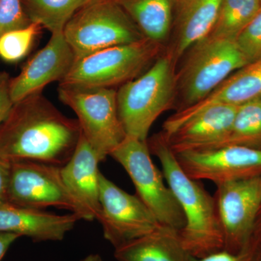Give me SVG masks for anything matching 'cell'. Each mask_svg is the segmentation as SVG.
<instances>
[{"mask_svg":"<svg viewBox=\"0 0 261 261\" xmlns=\"http://www.w3.org/2000/svg\"><path fill=\"white\" fill-rule=\"evenodd\" d=\"M42 27L32 23L25 28L10 31L0 36V58L15 63L28 54L36 37Z\"/></svg>","mask_w":261,"mask_h":261,"instance_id":"24","label":"cell"},{"mask_svg":"<svg viewBox=\"0 0 261 261\" xmlns=\"http://www.w3.org/2000/svg\"><path fill=\"white\" fill-rule=\"evenodd\" d=\"M224 239V250L247 248L261 206V175L216 186L214 196Z\"/></svg>","mask_w":261,"mask_h":261,"instance_id":"10","label":"cell"},{"mask_svg":"<svg viewBox=\"0 0 261 261\" xmlns=\"http://www.w3.org/2000/svg\"><path fill=\"white\" fill-rule=\"evenodd\" d=\"M260 97L261 59L233 72L207 97L185 108L181 114L184 118H189L211 106H240Z\"/></svg>","mask_w":261,"mask_h":261,"instance_id":"18","label":"cell"},{"mask_svg":"<svg viewBox=\"0 0 261 261\" xmlns=\"http://www.w3.org/2000/svg\"><path fill=\"white\" fill-rule=\"evenodd\" d=\"M235 42L248 64L261 59V7Z\"/></svg>","mask_w":261,"mask_h":261,"instance_id":"25","label":"cell"},{"mask_svg":"<svg viewBox=\"0 0 261 261\" xmlns=\"http://www.w3.org/2000/svg\"><path fill=\"white\" fill-rule=\"evenodd\" d=\"M175 155L189 177L207 180L216 186L261 175V150L243 146L186 151Z\"/></svg>","mask_w":261,"mask_h":261,"instance_id":"12","label":"cell"},{"mask_svg":"<svg viewBox=\"0 0 261 261\" xmlns=\"http://www.w3.org/2000/svg\"><path fill=\"white\" fill-rule=\"evenodd\" d=\"M80 261H103L102 257L99 254H90L87 256L84 257Z\"/></svg>","mask_w":261,"mask_h":261,"instance_id":"32","label":"cell"},{"mask_svg":"<svg viewBox=\"0 0 261 261\" xmlns=\"http://www.w3.org/2000/svg\"><path fill=\"white\" fill-rule=\"evenodd\" d=\"M10 75L5 71H0V127L13 108V103L10 93Z\"/></svg>","mask_w":261,"mask_h":261,"instance_id":"28","label":"cell"},{"mask_svg":"<svg viewBox=\"0 0 261 261\" xmlns=\"http://www.w3.org/2000/svg\"><path fill=\"white\" fill-rule=\"evenodd\" d=\"M150 39L115 46L75 61L60 85L78 88H113L140 76L164 51Z\"/></svg>","mask_w":261,"mask_h":261,"instance_id":"5","label":"cell"},{"mask_svg":"<svg viewBox=\"0 0 261 261\" xmlns=\"http://www.w3.org/2000/svg\"><path fill=\"white\" fill-rule=\"evenodd\" d=\"M253 261H261V244L259 245L258 247H257Z\"/></svg>","mask_w":261,"mask_h":261,"instance_id":"33","label":"cell"},{"mask_svg":"<svg viewBox=\"0 0 261 261\" xmlns=\"http://www.w3.org/2000/svg\"><path fill=\"white\" fill-rule=\"evenodd\" d=\"M118 261H189L178 230L161 225L152 232L115 249Z\"/></svg>","mask_w":261,"mask_h":261,"instance_id":"19","label":"cell"},{"mask_svg":"<svg viewBox=\"0 0 261 261\" xmlns=\"http://www.w3.org/2000/svg\"><path fill=\"white\" fill-rule=\"evenodd\" d=\"M230 145L261 150V97L239 106L229 133L216 148Z\"/></svg>","mask_w":261,"mask_h":261,"instance_id":"23","label":"cell"},{"mask_svg":"<svg viewBox=\"0 0 261 261\" xmlns=\"http://www.w3.org/2000/svg\"><path fill=\"white\" fill-rule=\"evenodd\" d=\"M185 56L176 71L177 111L200 102L233 72L248 64L236 42L209 36L195 43Z\"/></svg>","mask_w":261,"mask_h":261,"instance_id":"4","label":"cell"},{"mask_svg":"<svg viewBox=\"0 0 261 261\" xmlns=\"http://www.w3.org/2000/svg\"><path fill=\"white\" fill-rule=\"evenodd\" d=\"M239 106H211L162 135L173 153L216 148L227 137Z\"/></svg>","mask_w":261,"mask_h":261,"instance_id":"14","label":"cell"},{"mask_svg":"<svg viewBox=\"0 0 261 261\" xmlns=\"http://www.w3.org/2000/svg\"><path fill=\"white\" fill-rule=\"evenodd\" d=\"M147 144L149 152L159 159L166 183L185 215L180 239L189 255L202 257L224 249V239L214 196L184 172L176 155L161 133Z\"/></svg>","mask_w":261,"mask_h":261,"instance_id":"2","label":"cell"},{"mask_svg":"<svg viewBox=\"0 0 261 261\" xmlns=\"http://www.w3.org/2000/svg\"><path fill=\"white\" fill-rule=\"evenodd\" d=\"M21 0H0V36L30 25Z\"/></svg>","mask_w":261,"mask_h":261,"instance_id":"26","label":"cell"},{"mask_svg":"<svg viewBox=\"0 0 261 261\" xmlns=\"http://www.w3.org/2000/svg\"><path fill=\"white\" fill-rule=\"evenodd\" d=\"M261 244V206L258 214H257L256 221L254 226L253 232H252L251 240L249 245L252 247H257Z\"/></svg>","mask_w":261,"mask_h":261,"instance_id":"31","label":"cell"},{"mask_svg":"<svg viewBox=\"0 0 261 261\" xmlns=\"http://www.w3.org/2000/svg\"><path fill=\"white\" fill-rule=\"evenodd\" d=\"M147 39L164 46L173 24L174 0H114Z\"/></svg>","mask_w":261,"mask_h":261,"instance_id":"20","label":"cell"},{"mask_svg":"<svg viewBox=\"0 0 261 261\" xmlns=\"http://www.w3.org/2000/svg\"><path fill=\"white\" fill-rule=\"evenodd\" d=\"M75 62L74 53L63 33L51 34L50 39L24 65L20 74L10 79V93L13 103L42 89L56 81L61 82Z\"/></svg>","mask_w":261,"mask_h":261,"instance_id":"13","label":"cell"},{"mask_svg":"<svg viewBox=\"0 0 261 261\" xmlns=\"http://www.w3.org/2000/svg\"><path fill=\"white\" fill-rule=\"evenodd\" d=\"M147 141L126 137L111 152L130 176L137 195L154 214L160 224L180 231L185 225V215L164 176L154 166Z\"/></svg>","mask_w":261,"mask_h":261,"instance_id":"7","label":"cell"},{"mask_svg":"<svg viewBox=\"0 0 261 261\" xmlns=\"http://www.w3.org/2000/svg\"><path fill=\"white\" fill-rule=\"evenodd\" d=\"M8 202L39 210L56 207L78 215L84 221L94 220L65 186L61 167L45 163L11 162Z\"/></svg>","mask_w":261,"mask_h":261,"instance_id":"9","label":"cell"},{"mask_svg":"<svg viewBox=\"0 0 261 261\" xmlns=\"http://www.w3.org/2000/svg\"><path fill=\"white\" fill-rule=\"evenodd\" d=\"M176 66L164 49L148 69L117 91L118 116L127 137L147 141L154 121L174 106Z\"/></svg>","mask_w":261,"mask_h":261,"instance_id":"3","label":"cell"},{"mask_svg":"<svg viewBox=\"0 0 261 261\" xmlns=\"http://www.w3.org/2000/svg\"><path fill=\"white\" fill-rule=\"evenodd\" d=\"M92 0H21L31 23L39 24L51 34L63 33L70 19Z\"/></svg>","mask_w":261,"mask_h":261,"instance_id":"21","label":"cell"},{"mask_svg":"<svg viewBox=\"0 0 261 261\" xmlns=\"http://www.w3.org/2000/svg\"><path fill=\"white\" fill-rule=\"evenodd\" d=\"M82 135L78 120L62 114L41 93L14 103L0 127V158L62 167Z\"/></svg>","mask_w":261,"mask_h":261,"instance_id":"1","label":"cell"},{"mask_svg":"<svg viewBox=\"0 0 261 261\" xmlns=\"http://www.w3.org/2000/svg\"><path fill=\"white\" fill-rule=\"evenodd\" d=\"M99 163L97 153L82 132L73 155L61 167L62 178L70 194L97 220L100 214Z\"/></svg>","mask_w":261,"mask_h":261,"instance_id":"17","label":"cell"},{"mask_svg":"<svg viewBox=\"0 0 261 261\" xmlns=\"http://www.w3.org/2000/svg\"><path fill=\"white\" fill-rule=\"evenodd\" d=\"M75 61L115 46L146 38L114 0H92L75 13L63 30Z\"/></svg>","mask_w":261,"mask_h":261,"instance_id":"6","label":"cell"},{"mask_svg":"<svg viewBox=\"0 0 261 261\" xmlns=\"http://www.w3.org/2000/svg\"><path fill=\"white\" fill-rule=\"evenodd\" d=\"M58 97L74 111L82 134L100 162L126 138L118 116L114 88H78L59 86Z\"/></svg>","mask_w":261,"mask_h":261,"instance_id":"8","label":"cell"},{"mask_svg":"<svg viewBox=\"0 0 261 261\" xmlns=\"http://www.w3.org/2000/svg\"><path fill=\"white\" fill-rule=\"evenodd\" d=\"M82 219L8 203L0 205V231L29 237L35 242L61 241Z\"/></svg>","mask_w":261,"mask_h":261,"instance_id":"15","label":"cell"},{"mask_svg":"<svg viewBox=\"0 0 261 261\" xmlns=\"http://www.w3.org/2000/svg\"><path fill=\"white\" fill-rule=\"evenodd\" d=\"M20 238V235L16 233L0 231V261L5 256L12 244Z\"/></svg>","mask_w":261,"mask_h":261,"instance_id":"30","label":"cell"},{"mask_svg":"<svg viewBox=\"0 0 261 261\" xmlns=\"http://www.w3.org/2000/svg\"><path fill=\"white\" fill-rule=\"evenodd\" d=\"M11 163L0 158V205L8 203Z\"/></svg>","mask_w":261,"mask_h":261,"instance_id":"29","label":"cell"},{"mask_svg":"<svg viewBox=\"0 0 261 261\" xmlns=\"http://www.w3.org/2000/svg\"><path fill=\"white\" fill-rule=\"evenodd\" d=\"M221 3V0H174L176 21L165 53L175 64L192 45L210 34Z\"/></svg>","mask_w":261,"mask_h":261,"instance_id":"16","label":"cell"},{"mask_svg":"<svg viewBox=\"0 0 261 261\" xmlns=\"http://www.w3.org/2000/svg\"><path fill=\"white\" fill-rule=\"evenodd\" d=\"M257 247L248 246L239 253H232L223 249L205 257H195L190 255L189 261H253Z\"/></svg>","mask_w":261,"mask_h":261,"instance_id":"27","label":"cell"},{"mask_svg":"<svg viewBox=\"0 0 261 261\" xmlns=\"http://www.w3.org/2000/svg\"><path fill=\"white\" fill-rule=\"evenodd\" d=\"M100 214L103 235L115 249L152 232L161 226L137 195H132L99 174Z\"/></svg>","mask_w":261,"mask_h":261,"instance_id":"11","label":"cell"},{"mask_svg":"<svg viewBox=\"0 0 261 261\" xmlns=\"http://www.w3.org/2000/svg\"><path fill=\"white\" fill-rule=\"evenodd\" d=\"M260 7L261 0H221L216 22L207 36L235 42Z\"/></svg>","mask_w":261,"mask_h":261,"instance_id":"22","label":"cell"}]
</instances>
